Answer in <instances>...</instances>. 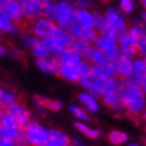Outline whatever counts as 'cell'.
Listing matches in <instances>:
<instances>
[{
    "instance_id": "cell-1",
    "label": "cell",
    "mask_w": 146,
    "mask_h": 146,
    "mask_svg": "<svg viewBox=\"0 0 146 146\" xmlns=\"http://www.w3.org/2000/svg\"><path fill=\"white\" fill-rule=\"evenodd\" d=\"M58 63H59L58 76L68 83L78 84L79 80L91 70V64L89 60L80 58L71 48L66 50L58 56Z\"/></svg>"
},
{
    "instance_id": "cell-2",
    "label": "cell",
    "mask_w": 146,
    "mask_h": 146,
    "mask_svg": "<svg viewBox=\"0 0 146 146\" xmlns=\"http://www.w3.org/2000/svg\"><path fill=\"white\" fill-rule=\"evenodd\" d=\"M119 93L123 103L125 114H127L134 119H139L141 114L146 109V97L142 89L129 78V79H121Z\"/></svg>"
},
{
    "instance_id": "cell-3",
    "label": "cell",
    "mask_w": 146,
    "mask_h": 146,
    "mask_svg": "<svg viewBox=\"0 0 146 146\" xmlns=\"http://www.w3.org/2000/svg\"><path fill=\"white\" fill-rule=\"evenodd\" d=\"M119 78H105V76L95 75L94 72L90 71L79 80L78 84L82 87V90L94 94L99 98L102 94L107 93V91L119 89Z\"/></svg>"
},
{
    "instance_id": "cell-4",
    "label": "cell",
    "mask_w": 146,
    "mask_h": 146,
    "mask_svg": "<svg viewBox=\"0 0 146 146\" xmlns=\"http://www.w3.org/2000/svg\"><path fill=\"white\" fill-rule=\"evenodd\" d=\"M103 19H105V27L101 34H107L118 38V35L125 32L129 27L127 16L121 12L117 5H109L103 11Z\"/></svg>"
},
{
    "instance_id": "cell-5",
    "label": "cell",
    "mask_w": 146,
    "mask_h": 146,
    "mask_svg": "<svg viewBox=\"0 0 146 146\" xmlns=\"http://www.w3.org/2000/svg\"><path fill=\"white\" fill-rule=\"evenodd\" d=\"M72 42H74V38L71 36L70 31L67 28H60V27H56L55 31L52 32V35L48 39H46L51 56L55 58H58L66 50L71 48Z\"/></svg>"
},
{
    "instance_id": "cell-6",
    "label": "cell",
    "mask_w": 146,
    "mask_h": 146,
    "mask_svg": "<svg viewBox=\"0 0 146 146\" xmlns=\"http://www.w3.org/2000/svg\"><path fill=\"white\" fill-rule=\"evenodd\" d=\"M23 134L27 141V146H43L48 139L50 127L32 118L26 126H23Z\"/></svg>"
},
{
    "instance_id": "cell-7",
    "label": "cell",
    "mask_w": 146,
    "mask_h": 146,
    "mask_svg": "<svg viewBox=\"0 0 146 146\" xmlns=\"http://www.w3.org/2000/svg\"><path fill=\"white\" fill-rule=\"evenodd\" d=\"M56 1V15L54 22L60 28H70L75 23V5L72 0H55Z\"/></svg>"
},
{
    "instance_id": "cell-8",
    "label": "cell",
    "mask_w": 146,
    "mask_h": 146,
    "mask_svg": "<svg viewBox=\"0 0 146 146\" xmlns=\"http://www.w3.org/2000/svg\"><path fill=\"white\" fill-rule=\"evenodd\" d=\"M56 27L58 26L55 24L54 20H51V19L46 18V16L42 15L39 18L28 22L27 30L31 32L35 38H38V39H40V40H46L52 35V32L55 31Z\"/></svg>"
},
{
    "instance_id": "cell-9",
    "label": "cell",
    "mask_w": 146,
    "mask_h": 146,
    "mask_svg": "<svg viewBox=\"0 0 146 146\" xmlns=\"http://www.w3.org/2000/svg\"><path fill=\"white\" fill-rule=\"evenodd\" d=\"M93 44L94 47H97L101 51H103L105 55L107 56V59L111 60V62H114V60H117L119 58V48H118V42H117L115 36L98 32Z\"/></svg>"
},
{
    "instance_id": "cell-10",
    "label": "cell",
    "mask_w": 146,
    "mask_h": 146,
    "mask_svg": "<svg viewBox=\"0 0 146 146\" xmlns=\"http://www.w3.org/2000/svg\"><path fill=\"white\" fill-rule=\"evenodd\" d=\"M0 129L5 137L15 141L19 137V134L22 133L23 127L12 114H9L7 110H3V113L0 114Z\"/></svg>"
},
{
    "instance_id": "cell-11",
    "label": "cell",
    "mask_w": 146,
    "mask_h": 146,
    "mask_svg": "<svg viewBox=\"0 0 146 146\" xmlns=\"http://www.w3.org/2000/svg\"><path fill=\"white\" fill-rule=\"evenodd\" d=\"M99 99H101L102 106L107 107V109L110 111H113L115 115L125 114V109H123L122 99H121L119 89L111 90V91H107V93L102 94L101 97H99Z\"/></svg>"
},
{
    "instance_id": "cell-12",
    "label": "cell",
    "mask_w": 146,
    "mask_h": 146,
    "mask_svg": "<svg viewBox=\"0 0 146 146\" xmlns=\"http://www.w3.org/2000/svg\"><path fill=\"white\" fill-rule=\"evenodd\" d=\"M76 101H78L76 103H79L80 106L89 113L90 117H95V115H98L102 110L101 99H99L97 95L90 94V93H87V91H84V90H82L80 93H78Z\"/></svg>"
},
{
    "instance_id": "cell-13",
    "label": "cell",
    "mask_w": 146,
    "mask_h": 146,
    "mask_svg": "<svg viewBox=\"0 0 146 146\" xmlns=\"http://www.w3.org/2000/svg\"><path fill=\"white\" fill-rule=\"evenodd\" d=\"M118 42V48H119V56H125L129 59H134L135 55V46H137V39L133 35H130L127 30L118 35L117 38Z\"/></svg>"
},
{
    "instance_id": "cell-14",
    "label": "cell",
    "mask_w": 146,
    "mask_h": 146,
    "mask_svg": "<svg viewBox=\"0 0 146 146\" xmlns=\"http://www.w3.org/2000/svg\"><path fill=\"white\" fill-rule=\"evenodd\" d=\"M20 4H22V13L24 22H31L43 15L44 4L40 0H24V1H20Z\"/></svg>"
},
{
    "instance_id": "cell-15",
    "label": "cell",
    "mask_w": 146,
    "mask_h": 146,
    "mask_svg": "<svg viewBox=\"0 0 146 146\" xmlns=\"http://www.w3.org/2000/svg\"><path fill=\"white\" fill-rule=\"evenodd\" d=\"M5 110L8 111L9 114H12L15 118H16V121H18L19 123H20V126H26L30 121L34 118V114H32V111L28 109V107L23 103V102L18 101L15 102L13 105H11V106H8Z\"/></svg>"
},
{
    "instance_id": "cell-16",
    "label": "cell",
    "mask_w": 146,
    "mask_h": 146,
    "mask_svg": "<svg viewBox=\"0 0 146 146\" xmlns=\"http://www.w3.org/2000/svg\"><path fill=\"white\" fill-rule=\"evenodd\" d=\"M22 30L23 28L20 23L13 22L12 19L0 8V35L18 36Z\"/></svg>"
},
{
    "instance_id": "cell-17",
    "label": "cell",
    "mask_w": 146,
    "mask_h": 146,
    "mask_svg": "<svg viewBox=\"0 0 146 146\" xmlns=\"http://www.w3.org/2000/svg\"><path fill=\"white\" fill-rule=\"evenodd\" d=\"M71 36L76 40H84V42H89V43H94V40L98 35V31L95 28H84V27H80L79 24H71L70 28H68Z\"/></svg>"
},
{
    "instance_id": "cell-18",
    "label": "cell",
    "mask_w": 146,
    "mask_h": 146,
    "mask_svg": "<svg viewBox=\"0 0 146 146\" xmlns=\"http://www.w3.org/2000/svg\"><path fill=\"white\" fill-rule=\"evenodd\" d=\"M35 66H36V68H38L42 74H44V75L58 76V68H59L58 58L47 56V58H43V59H36Z\"/></svg>"
},
{
    "instance_id": "cell-19",
    "label": "cell",
    "mask_w": 146,
    "mask_h": 146,
    "mask_svg": "<svg viewBox=\"0 0 146 146\" xmlns=\"http://www.w3.org/2000/svg\"><path fill=\"white\" fill-rule=\"evenodd\" d=\"M130 79L135 82L139 87L146 83V64L143 58L135 56L133 59V70H131Z\"/></svg>"
},
{
    "instance_id": "cell-20",
    "label": "cell",
    "mask_w": 146,
    "mask_h": 146,
    "mask_svg": "<svg viewBox=\"0 0 146 146\" xmlns=\"http://www.w3.org/2000/svg\"><path fill=\"white\" fill-rule=\"evenodd\" d=\"M0 8L4 11L13 22L20 23V24L24 22L22 13V4H20L19 0H4Z\"/></svg>"
},
{
    "instance_id": "cell-21",
    "label": "cell",
    "mask_w": 146,
    "mask_h": 146,
    "mask_svg": "<svg viewBox=\"0 0 146 146\" xmlns=\"http://www.w3.org/2000/svg\"><path fill=\"white\" fill-rule=\"evenodd\" d=\"M74 127L80 135H83L87 139L97 141L102 137V130L91 126L90 122H80V121H74Z\"/></svg>"
},
{
    "instance_id": "cell-22",
    "label": "cell",
    "mask_w": 146,
    "mask_h": 146,
    "mask_svg": "<svg viewBox=\"0 0 146 146\" xmlns=\"http://www.w3.org/2000/svg\"><path fill=\"white\" fill-rule=\"evenodd\" d=\"M43 146H70V135L60 129L50 127L48 139Z\"/></svg>"
},
{
    "instance_id": "cell-23",
    "label": "cell",
    "mask_w": 146,
    "mask_h": 146,
    "mask_svg": "<svg viewBox=\"0 0 146 146\" xmlns=\"http://www.w3.org/2000/svg\"><path fill=\"white\" fill-rule=\"evenodd\" d=\"M114 66H115V72H117V78L129 79L130 75H131V70H133V59L119 56L117 60H114Z\"/></svg>"
},
{
    "instance_id": "cell-24",
    "label": "cell",
    "mask_w": 146,
    "mask_h": 146,
    "mask_svg": "<svg viewBox=\"0 0 146 146\" xmlns=\"http://www.w3.org/2000/svg\"><path fill=\"white\" fill-rule=\"evenodd\" d=\"M32 99L39 102L42 106L44 107L48 113H59L63 109V102L60 99H55V98L44 97V95H34Z\"/></svg>"
},
{
    "instance_id": "cell-25",
    "label": "cell",
    "mask_w": 146,
    "mask_h": 146,
    "mask_svg": "<svg viewBox=\"0 0 146 146\" xmlns=\"http://www.w3.org/2000/svg\"><path fill=\"white\" fill-rule=\"evenodd\" d=\"M75 23L84 28H94V9H76L75 11Z\"/></svg>"
},
{
    "instance_id": "cell-26",
    "label": "cell",
    "mask_w": 146,
    "mask_h": 146,
    "mask_svg": "<svg viewBox=\"0 0 146 146\" xmlns=\"http://www.w3.org/2000/svg\"><path fill=\"white\" fill-rule=\"evenodd\" d=\"M91 72L95 75L105 76V78H117V72H115L114 62H106L103 64H98V66H91Z\"/></svg>"
},
{
    "instance_id": "cell-27",
    "label": "cell",
    "mask_w": 146,
    "mask_h": 146,
    "mask_svg": "<svg viewBox=\"0 0 146 146\" xmlns=\"http://www.w3.org/2000/svg\"><path fill=\"white\" fill-rule=\"evenodd\" d=\"M18 101H20V99H19V95L15 93L12 89L0 86V105H1V107H3L4 110Z\"/></svg>"
},
{
    "instance_id": "cell-28",
    "label": "cell",
    "mask_w": 146,
    "mask_h": 146,
    "mask_svg": "<svg viewBox=\"0 0 146 146\" xmlns=\"http://www.w3.org/2000/svg\"><path fill=\"white\" fill-rule=\"evenodd\" d=\"M107 141L113 146H122L129 142V134L121 129H113L107 133Z\"/></svg>"
},
{
    "instance_id": "cell-29",
    "label": "cell",
    "mask_w": 146,
    "mask_h": 146,
    "mask_svg": "<svg viewBox=\"0 0 146 146\" xmlns=\"http://www.w3.org/2000/svg\"><path fill=\"white\" fill-rule=\"evenodd\" d=\"M28 52L31 54V56L34 59H43V58H47V56H51V54H50V50L47 47V43H46V40H40L38 39L34 43L30 51Z\"/></svg>"
},
{
    "instance_id": "cell-30",
    "label": "cell",
    "mask_w": 146,
    "mask_h": 146,
    "mask_svg": "<svg viewBox=\"0 0 146 146\" xmlns=\"http://www.w3.org/2000/svg\"><path fill=\"white\" fill-rule=\"evenodd\" d=\"M67 109H68L70 115L74 118V121H80V122H90L91 121L90 114L80 106L79 103H70Z\"/></svg>"
},
{
    "instance_id": "cell-31",
    "label": "cell",
    "mask_w": 146,
    "mask_h": 146,
    "mask_svg": "<svg viewBox=\"0 0 146 146\" xmlns=\"http://www.w3.org/2000/svg\"><path fill=\"white\" fill-rule=\"evenodd\" d=\"M93 47H94L93 43L84 42V40H76V39H74L72 44H71V50H74L80 58H83L86 60H87V58H89Z\"/></svg>"
},
{
    "instance_id": "cell-32",
    "label": "cell",
    "mask_w": 146,
    "mask_h": 146,
    "mask_svg": "<svg viewBox=\"0 0 146 146\" xmlns=\"http://www.w3.org/2000/svg\"><path fill=\"white\" fill-rule=\"evenodd\" d=\"M18 39H19V46L24 51H30V48L34 46V43L38 40V38H35L28 30H22V31L19 32Z\"/></svg>"
},
{
    "instance_id": "cell-33",
    "label": "cell",
    "mask_w": 146,
    "mask_h": 146,
    "mask_svg": "<svg viewBox=\"0 0 146 146\" xmlns=\"http://www.w3.org/2000/svg\"><path fill=\"white\" fill-rule=\"evenodd\" d=\"M127 32L138 40V39H141V38H143V36H146V26L142 24L139 19H137V20H134L131 24H129Z\"/></svg>"
},
{
    "instance_id": "cell-34",
    "label": "cell",
    "mask_w": 146,
    "mask_h": 146,
    "mask_svg": "<svg viewBox=\"0 0 146 146\" xmlns=\"http://www.w3.org/2000/svg\"><path fill=\"white\" fill-rule=\"evenodd\" d=\"M87 60H89V63L91 66H98V64H103V63L109 62V59H107V56L105 55V52L101 51L99 48H97V47H93L89 58H87Z\"/></svg>"
},
{
    "instance_id": "cell-35",
    "label": "cell",
    "mask_w": 146,
    "mask_h": 146,
    "mask_svg": "<svg viewBox=\"0 0 146 146\" xmlns=\"http://www.w3.org/2000/svg\"><path fill=\"white\" fill-rule=\"evenodd\" d=\"M117 7H118V9L121 12L127 16V15H131V13L135 12V9H137V0H118Z\"/></svg>"
},
{
    "instance_id": "cell-36",
    "label": "cell",
    "mask_w": 146,
    "mask_h": 146,
    "mask_svg": "<svg viewBox=\"0 0 146 146\" xmlns=\"http://www.w3.org/2000/svg\"><path fill=\"white\" fill-rule=\"evenodd\" d=\"M23 52L24 50L20 46H11V47H7L5 56H8L11 60H20L23 58Z\"/></svg>"
},
{
    "instance_id": "cell-37",
    "label": "cell",
    "mask_w": 146,
    "mask_h": 146,
    "mask_svg": "<svg viewBox=\"0 0 146 146\" xmlns=\"http://www.w3.org/2000/svg\"><path fill=\"white\" fill-rule=\"evenodd\" d=\"M135 55L141 58H146V36L137 40L135 46Z\"/></svg>"
},
{
    "instance_id": "cell-38",
    "label": "cell",
    "mask_w": 146,
    "mask_h": 146,
    "mask_svg": "<svg viewBox=\"0 0 146 146\" xmlns=\"http://www.w3.org/2000/svg\"><path fill=\"white\" fill-rule=\"evenodd\" d=\"M76 9H93L95 1L94 0H72Z\"/></svg>"
},
{
    "instance_id": "cell-39",
    "label": "cell",
    "mask_w": 146,
    "mask_h": 146,
    "mask_svg": "<svg viewBox=\"0 0 146 146\" xmlns=\"http://www.w3.org/2000/svg\"><path fill=\"white\" fill-rule=\"evenodd\" d=\"M70 146H87V145L83 141V138L75 135V137H70Z\"/></svg>"
},
{
    "instance_id": "cell-40",
    "label": "cell",
    "mask_w": 146,
    "mask_h": 146,
    "mask_svg": "<svg viewBox=\"0 0 146 146\" xmlns=\"http://www.w3.org/2000/svg\"><path fill=\"white\" fill-rule=\"evenodd\" d=\"M138 19L141 20L142 24H145V26H146V11H145V9H143V11L139 13V18H138Z\"/></svg>"
},
{
    "instance_id": "cell-41",
    "label": "cell",
    "mask_w": 146,
    "mask_h": 146,
    "mask_svg": "<svg viewBox=\"0 0 146 146\" xmlns=\"http://www.w3.org/2000/svg\"><path fill=\"white\" fill-rule=\"evenodd\" d=\"M5 54H7V47L3 43H0V58L5 56Z\"/></svg>"
},
{
    "instance_id": "cell-42",
    "label": "cell",
    "mask_w": 146,
    "mask_h": 146,
    "mask_svg": "<svg viewBox=\"0 0 146 146\" xmlns=\"http://www.w3.org/2000/svg\"><path fill=\"white\" fill-rule=\"evenodd\" d=\"M126 146H143L142 143H139V142H130L129 141L127 143H126Z\"/></svg>"
},
{
    "instance_id": "cell-43",
    "label": "cell",
    "mask_w": 146,
    "mask_h": 146,
    "mask_svg": "<svg viewBox=\"0 0 146 146\" xmlns=\"http://www.w3.org/2000/svg\"><path fill=\"white\" fill-rule=\"evenodd\" d=\"M139 3H141V5H142V8L146 11V0H139Z\"/></svg>"
},
{
    "instance_id": "cell-44",
    "label": "cell",
    "mask_w": 146,
    "mask_h": 146,
    "mask_svg": "<svg viewBox=\"0 0 146 146\" xmlns=\"http://www.w3.org/2000/svg\"><path fill=\"white\" fill-rule=\"evenodd\" d=\"M141 89H142V91H143V94H145V97H146V83L143 84V86H141Z\"/></svg>"
},
{
    "instance_id": "cell-45",
    "label": "cell",
    "mask_w": 146,
    "mask_h": 146,
    "mask_svg": "<svg viewBox=\"0 0 146 146\" xmlns=\"http://www.w3.org/2000/svg\"><path fill=\"white\" fill-rule=\"evenodd\" d=\"M94 1H98V3H107L109 0H94Z\"/></svg>"
},
{
    "instance_id": "cell-46",
    "label": "cell",
    "mask_w": 146,
    "mask_h": 146,
    "mask_svg": "<svg viewBox=\"0 0 146 146\" xmlns=\"http://www.w3.org/2000/svg\"><path fill=\"white\" fill-rule=\"evenodd\" d=\"M43 4H46V3H50V1H54V0H40Z\"/></svg>"
},
{
    "instance_id": "cell-47",
    "label": "cell",
    "mask_w": 146,
    "mask_h": 146,
    "mask_svg": "<svg viewBox=\"0 0 146 146\" xmlns=\"http://www.w3.org/2000/svg\"><path fill=\"white\" fill-rule=\"evenodd\" d=\"M4 137V134H3V131H1V129H0V141H1V138Z\"/></svg>"
},
{
    "instance_id": "cell-48",
    "label": "cell",
    "mask_w": 146,
    "mask_h": 146,
    "mask_svg": "<svg viewBox=\"0 0 146 146\" xmlns=\"http://www.w3.org/2000/svg\"><path fill=\"white\" fill-rule=\"evenodd\" d=\"M3 110H4V109H3V107H1V105H0V114L3 113Z\"/></svg>"
},
{
    "instance_id": "cell-49",
    "label": "cell",
    "mask_w": 146,
    "mask_h": 146,
    "mask_svg": "<svg viewBox=\"0 0 146 146\" xmlns=\"http://www.w3.org/2000/svg\"><path fill=\"white\" fill-rule=\"evenodd\" d=\"M3 1H4V0H0V7H1V4H3Z\"/></svg>"
},
{
    "instance_id": "cell-50",
    "label": "cell",
    "mask_w": 146,
    "mask_h": 146,
    "mask_svg": "<svg viewBox=\"0 0 146 146\" xmlns=\"http://www.w3.org/2000/svg\"><path fill=\"white\" fill-rule=\"evenodd\" d=\"M143 59H145V64H146V58H143Z\"/></svg>"
},
{
    "instance_id": "cell-51",
    "label": "cell",
    "mask_w": 146,
    "mask_h": 146,
    "mask_svg": "<svg viewBox=\"0 0 146 146\" xmlns=\"http://www.w3.org/2000/svg\"><path fill=\"white\" fill-rule=\"evenodd\" d=\"M19 1H24V0H19Z\"/></svg>"
}]
</instances>
